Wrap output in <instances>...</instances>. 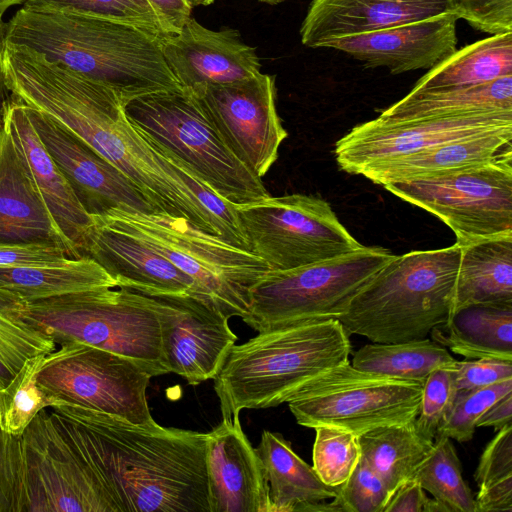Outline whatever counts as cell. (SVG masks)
I'll list each match as a JSON object with an SVG mask.
<instances>
[{"label":"cell","mask_w":512,"mask_h":512,"mask_svg":"<svg viewBox=\"0 0 512 512\" xmlns=\"http://www.w3.org/2000/svg\"><path fill=\"white\" fill-rule=\"evenodd\" d=\"M453 375L457 391L486 387L512 379V361L466 359L455 361Z\"/></svg>","instance_id":"46"},{"label":"cell","mask_w":512,"mask_h":512,"mask_svg":"<svg viewBox=\"0 0 512 512\" xmlns=\"http://www.w3.org/2000/svg\"><path fill=\"white\" fill-rule=\"evenodd\" d=\"M26 512H115L85 463L41 409L22 434Z\"/></svg>","instance_id":"14"},{"label":"cell","mask_w":512,"mask_h":512,"mask_svg":"<svg viewBox=\"0 0 512 512\" xmlns=\"http://www.w3.org/2000/svg\"><path fill=\"white\" fill-rule=\"evenodd\" d=\"M4 123L54 221L82 257L87 235L94 222L37 134L25 104L13 95Z\"/></svg>","instance_id":"25"},{"label":"cell","mask_w":512,"mask_h":512,"mask_svg":"<svg viewBox=\"0 0 512 512\" xmlns=\"http://www.w3.org/2000/svg\"><path fill=\"white\" fill-rule=\"evenodd\" d=\"M457 13L381 30L341 37L323 48L345 52L366 68H387L391 74L431 69L457 49Z\"/></svg>","instance_id":"19"},{"label":"cell","mask_w":512,"mask_h":512,"mask_svg":"<svg viewBox=\"0 0 512 512\" xmlns=\"http://www.w3.org/2000/svg\"><path fill=\"white\" fill-rule=\"evenodd\" d=\"M3 14L4 13H0V128L4 124L5 114L12 98V94L7 86L3 67L7 25L3 20Z\"/></svg>","instance_id":"52"},{"label":"cell","mask_w":512,"mask_h":512,"mask_svg":"<svg viewBox=\"0 0 512 512\" xmlns=\"http://www.w3.org/2000/svg\"><path fill=\"white\" fill-rule=\"evenodd\" d=\"M383 187L438 217L461 247L512 235V147L480 166Z\"/></svg>","instance_id":"10"},{"label":"cell","mask_w":512,"mask_h":512,"mask_svg":"<svg viewBox=\"0 0 512 512\" xmlns=\"http://www.w3.org/2000/svg\"><path fill=\"white\" fill-rule=\"evenodd\" d=\"M23 4V0H0V13H4L13 5Z\"/></svg>","instance_id":"54"},{"label":"cell","mask_w":512,"mask_h":512,"mask_svg":"<svg viewBox=\"0 0 512 512\" xmlns=\"http://www.w3.org/2000/svg\"><path fill=\"white\" fill-rule=\"evenodd\" d=\"M445 13H457V0H312L301 24V42L323 48L334 39Z\"/></svg>","instance_id":"24"},{"label":"cell","mask_w":512,"mask_h":512,"mask_svg":"<svg viewBox=\"0 0 512 512\" xmlns=\"http://www.w3.org/2000/svg\"><path fill=\"white\" fill-rule=\"evenodd\" d=\"M24 300L0 289V389L6 387L24 363L48 354L55 341L21 317Z\"/></svg>","instance_id":"35"},{"label":"cell","mask_w":512,"mask_h":512,"mask_svg":"<svg viewBox=\"0 0 512 512\" xmlns=\"http://www.w3.org/2000/svg\"><path fill=\"white\" fill-rule=\"evenodd\" d=\"M476 512H512V476L478 489Z\"/></svg>","instance_id":"50"},{"label":"cell","mask_w":512,"mask_h":512,"mask_svg":"<svg viewBox=\"0 0 512 512\" xmlns=\"http://www.w3.org/2000/svg\"><path fill=\"white\" fill-rule=\"evenodd\" d=\"M389 497L381 477L361 456L348 479L338 486L337 496L332 500L339 511L383 512Z\"/></svg>","instance_id":"41"},{"label":"cell","mask_w":512,"mask_h":512,"mask_svg":"<svg viewBox=\"0 0 512 512\" xmlns=\"http://www.w3.org/2000/svg\"><path fill=\"white\" fill-rule=\"evenodd\" d=\"M93 221L145 242L190 276L202 299L228 319L247 316L252 286L269 266L252 251L163 213L114 209Z\"/></svg>","instance_id":"8"},{"label":"cell","mask_w":512,"mask_h":512,"mask_svg":"<svg viewBox=\"0 0 512 512\" xmlns=\"http://www.w3.org/2000/svg\"><path fill=\"white\" fill-rule=\"evenodd\" d=\"M421 398L422 384L359 370L348 360L308 382L287 403L301 426H331L359 436L414 421Z\"/></svg>","instance_id":"11"},{"label":"cell","mask_w":512,"mask_h":512,"mask_svg":"<svg viewBox=\"0 0 512 512\" xmlns=\"http://www.w3.org/2000/svg\"><path fill=\"white\" fill-rule=\"evenodd\" d=\"M512 127L463 138L392 160L361 175L379 185L440 176L486 164L511 148Z\"/></svg>","instance_id":"26"},{"label":"cell","mask_w":512,"mask_h":512,"mask_svg":"<svg viewBox=\"0 0 512 512\" xmlns=\"http://www.w3.org/2000/svg\"><path fill=\"white\" fill-rule=\"evenodd\" d=\"M455 361L446 347L423 338L366 344L355 352L351 365L366 372L423 385L432 371L451 366Z\"/></svg>","instance_id":"34"},{"label":"cell","mask_w":512,"mask_h":512,"mask_svg":"<svg viewBox=\"0 0 512 512\" xmlns=\"http://www.w3.org/2000/svg\"><path fill=\"white\" fill-rule=\"evenodd\" d=\"M462 247L395 255L336 318L376 343L423 339L451 316Z\"/></svg>","instance_id":"5"},{"label":"cell","mask_w":512,"mask_h":512,"mask_svg":"<svg viewBox=\"0 0 512 512\" xmlns=\"http://www.w3.org/2000/svg\"><path fill=\"white\" fill-rule=\"evenodd\" d=\"M166 25L168 34L178 33L191 17L193 8L214 0H148Z\"/></svg>","instance_id":"48"},{"label":"cell","mask_w":512,"mask_h":512,"mask_svg":"<svg viewBox=\"0 0 512 512\" xmlns=\"http://www.w3.org/2000/svg\"><path fill=\"white\" fill-rule=\"evenodd\" d=\"M117 288L25 301L21 317L56 345L77 341L125 357L152 377L170 373L147 296Z\"/></svg>","instance_id":"7"},{"label":"cell","mask_w":512,"mask_h":512,"mask_svg":"<svg viewBox=\"0 0 512 512\" xmlns=\"http://www.w3.org/2000/svg\"><path fill=\"white\" fill-rule=\"evenodd\" d=\"M430 334L435 342L466 359L512 361V307H465Z\"/></svg>","instance_id":"29"},{"label":"cell","mask_w":512,"mask_h":512,"mask_svg":"<svg viewBox=\"0 0 512 512\" xmlns=\"http://www.w3.org/2000/svg\"><path fill=\"white\" fill-rule=\"evenodd\" d=\"M349 334L335 318L270 325L234 344L214 378L222 418L287 402L311 380L348 361Z\"/></svg>","instance_id":"4"},{"label":"cell","mask_w":512,"mask_h":512,"mask_svg":"<svg viewBox=\"0 0 512 512\" xmlns=\"http://www.w3.org/2000/svg\"><path fill=\"white\" fill-rule=\"evenodd\" d=\"M450 512H476L475 498L462 476V466L450 438L436 436L429 456L413 475Z\"/></svg>","instance_id":"36"},{"label":"cell","mask_w":512,"mask_h":512,"mask_svg":"<svg viewBox=\"0 0 512 512\" xmlns=\"http://www.w3.org/2000/svg\"><path fill=\"white\" fill-rule=\"evenodd\" d=\"M25 109L47 151L91 218L114 209L156 212L138 187L89 144L43 112L27 104Z\"/></svg>","instance_id":"18"},{"label":"cell","mask_w":512,"mask_h":512,"mask_svg":"<svg viewBox=\"0 0 512 512\" xmlns=\"http://www.w3.org/2000/svg\"><path fill=\"white\" fill-rule=\"evenodd\" d=\"M147 298L159 320L169 371L190 385L214 379L237 341L229 319L208 302L190 295Z\"/></svg>","instance_id":"17"},{"label":"cell","mask_w":512,"mask_h":512,"mask_svg":"<svg viewBox=\"0 0 512 512\" xmlns=\"http://www.w3.org/2000/svg\"><path fill=\"white\" fill-rule=\"evenodd\" d=\"M453 364L432 371L422 385L420 409L414 424L431 441L435 440L438 428L451 409L457 393Z\"/></svg>","instance_id":"42"},{"label":"cell","mask_w":512,"mask_h":512,"mask_svg":"<svg viewBox=\"0 0 512 512\" xmlns=\"http://www.w3.org/2000/svg\"><path fill=\"white\" fill-rule=\"evenodd\" d=\"M70 258L54 245L0 244V267L25 266Z\"/></svg>","instance_id":"47"},{"label":"cell","mask_w":512,"mask_h":512,"mask_svg":"<svg viewBox=\"0 0 512 512\" xmlns=\"http://www.w3.org/2000/svg\"><path fill=\"white\" fill-rule=\"evenodd\" d=\"M251 251L269 270H288L363 247L340 223L329 203L309 195L268 196L234 205Z\"/></svg>","instance_id":"12"},{"label":"cell","mask_w":512,"mask_h":512,"mask_svg":"<svg viewBox=\"0 0 512 512\" xmlns=\"http://www.w3.org/2000/svg\"><path fill=\"white\" fill-rule=\"evenodd\" d=\"M190 89L201 102L236 157L262 178L278 158L287 137L277 112L274 75Z\"/></svg>","instance_id":"15"},{"label":"cell","mask_w":512,"mask_h":512,"mask_svg":"<svg viewBox=\"0 0 512 512\" xmlns=\"http://www.w3.org/2000/svg\"><path fill=\"white\" fill-rule=\"evenodd\" d=\"M395 255L366 247L329 260L268 270L251 288L243 321L256 331L293 321L338 318L356 293Z\"/></svg>","instance_id":"9"},{"label":"cell","mask_w":512,"mask_h":512,"mask_svg":"<svg viewBox=\"0 0 512 512\" xmlns=\"http://www.w3.org/2000/svg\"><path fill=\"white\" fill-rule=\"evenodd\" d=\"M500 110L512 111V75L470 87L410 91L378 117L416 120Z\"/></svg>","instance_id":"31"},{"label":"cell","mask_w":512,"mask_h":512,"mask_svg":"<svg viewBox=\"0 0 512 512\" xmlns=\"http://www.w3.org/2000/svg\"><path fill=\"white\" fill-rule=\"evenodd\" d=\"M124 111L159 151L228 203L242 205L270 196L262 178L231 151L190 89L142 95L129 101Z\"/></svg>","instance_id":"6"},{"label":"cell","mask_w":512,"mask_h":512,"mask_svg":"<svg viewBox=\"0 0 512 512\" xmlns=\"http://www.w3.org/2000/svg\"><path fill=\"white\" fill-rule=\"evenodd\" d=\"M6 44L42 54L113 90L123 105L182 88L162 53V36L119 21L23 6L6 23Z\"/></svg>","instance_id":"3"},{"label":"cell","mask_w":512,"mask_h":512,"mask_svg":"<svg viewBox=\"0 0 512 512\" xmlns=\"http://www.w3.org/2000/svg\"><path fill=\"white\" fill-rule=\"evenodd\" d=\"M262 3H265V4H269V5H278L282 2H284L285 0H258Z\"/></svg>","instance_id":"55"},{"label":"cell","mask_w":512,"mask_h":512,"mask_svg":"<svg viewBox=\"0 0 512 512\" xmlns=\"http://www.w3.org/2000/svg\"><path fill=\"white\" fill-rule=\"evenodd\" d=\"M255 449L269 485L270 512L309 511L313 504L337 496L338 487L322 482L282 435L264 431Z\"/></svg>","instance_id":"28"},{"label":"cell","mask_w":512,"mask_h":512,"mask_svg":"<svg viewBox=\"0 0 512 512\" xmlns=\"http://www.w3.org/2000/svg\"><path fill=\"white\" fill-rule=\"evenodd\" d=\"M22 435L0 426V512H26Z\"/></svg>","instance_id":"43"},{"label":"cell","mask_w":512,"mask_h":512,"mask_svg":"<svg viewBox=\"0 0 512 512\" xmlns=\"http://www.w3.org/2000/svg\"><path fill=\"white\" fill-rule=\"evenodd\" d=\"M512 75V32L489 37L456 49L422 76L412 92L463 88Z\"/></svg>","instance_id":"32"},{"label":"cell","mask_w":512,"mask_h":512,"mask_svg":"<svg viewBox=\"0 0 512 512\" xmlns=\"http://www.w3.org/2000/svg\"><path fill=\"white\" fill-rule=\"evenodd\" d=\"M424 512H450L449 508L435 498H428Z\"/></svg>","instance_id":"53"},{"label":"cell","mask_w":512,"mask_h":512,"mask_svg":"<svg viewBox=\"0 0 512 512\" xmlns=\"http://www.w3.org/2000/svg\"><path fill=\"white\" fill-rule=\"evenodd\" d=\"M23 6L100 17L158 35H169L166 25L148 0H23Z\"/></svg>","instance_id":"38"},{"label":"cell","mask_w":512,"mask_h":512,"mask_svg":"<svg viewBox=\"0 0 512 512\" xmlns=\"http://www.w3.org/2000/svg\"><path fill=\"white\" fill-rule=\"evenodd\" d=\"M512 476V423L499 429L483 450L474 480L478 489Z\"/></svg>","instance_id":"44"},{"label":"cell","mask_w":512,"mask_h":512,"mask_svg":"<svg viewBox=\"0 0 512 512\" xmlns=\"http://www.w3.org/2000/svg\"><path fill=\"white\" fill-rule=\"evenodd\" d=\"M0 244L54 245L81 258L54 221L5 123L0 128Z\"/></svg>","instance_id":"23"},{"label":"cell","mask_w":512,"mask_h":512,"mask_svg":"<svg viewBox=\"0 0 512 512\" xmlns=\"http://www.w3.org/2000/svg\"><path fill=\"white\" fill-rule=\"evenodd\" d=\"M163 56L183 88L229 84L261 73L256 49L236 29H209L190 17L175 34L162 36Z\"/></svg>","instance_id":"20"},{"label":"cell","mask_w":512,"mask_h":512,"mask_svg":"<svg viewBox=\"0 0 512 512\" xmlns=\"http://www.w3.org/2000/svg\"><path fill=\"white\" fill-rule=\"evenodd\" d=\"M512 423V392L495 402L477 421V427H493L495 431Z\"/></svg>","instance_id":"51"},{"label":"cell","mask_w":512,"mask_h":512,"mask_svg":"<svg viewBox=\"0 0 512 512\" xmlns=\"http://www.w3.org/2000/svg\"><path fill=\"white\" fill-rule=\"evenodd\" d=\"M314 429L312 467L322 482L338 487L348 479L360 460L358 436L331 426Z\"/></svg>","instance_id":"39"},{"label":"cell","mask_w":512,"mask_h":512,"mask_svg":"<svg viewBox=\"0 0 512 512\" xmlns=\"http://www.w3.org/2000/svg\"><path fill=\"white\" fill-rule=\"evenodd\" d=\"M509 392H512V379L482 388L457 391L436 436H446L460 443L471 440L479 418Z\"/></svg>","instance_id":"40"},{"label":"cell","mask_w":512,"mask_h":512,"mask_svg":"<svg viewBox=\"0 0 512 512\" xmlns=\"http://www.w3.org/2000/svg\"><path fill=\"white\" fill-rule=\"evenodd\" d=\"M151 377L125 357L66 341L44 356L36 383L54 404H75L152 426L156 422L146 396Z\"/></svg>","instance_id":"13"},{"label":"cell","mask_w":512,"mask_h":512,"mask_svg":"<svg viewBox=\"0 0 512 512\" xmlns=\"http://www.w3.org/2000/svg\"><path fill=\"white\" fill-rule=\"evenodd\" d=\"M457 13L478 31L512 32V0H457Z\"/></svg>","instance_id":"45"},{"label":"cell","mask_w":512,"mask_h":512,"mask_svg":"<svg viewBox=\"0 0 512 512\" xmlns=\"http://www.w3.org/2000/svg\"><path fill=\"white\" fill-rule=\"evenodd\" d=\"M45 355L28 359L8 385L0 389V426L9 434L22 435L41 409L54 404L36 383Z\"/></svg>","instance_id":"37"},{"label":"cell","mask_w":512,"mask_h":512,"mask_svg":"<svg viewBox=\"0 0 512 512\" xmlns=\"http://www.w3.org/2000/svg\"><path fill=\"white\" fill-rule=\"evenodd\" d=\"M46 408L115 512H211L206 433L135 425L66 402Z\"/></svg>","instance_id":"2"},{"label":"cell","mask_w":512,"mask_h":512,"mask_svg":"<svg viewBox=\"0 0 512 512\" xmlns=\"http://www.w3.org/2000/svg\"><path fill=\"white\" fill-rule=\"evenodd\" d=\"M93 222L82 256L96 261L117 287L147 296L190 295L203 300L194 280L145 242L116 227Z\"/></svg>","instance_id":"22"},{"label":"cell","mask_w":512,"mask_h":512,"mask_svg":"<svg viewBox=\"0 0 512 512\" xmlns=\"http://www.w3.org/2000/svg\"><path fill=\"white\" fill-rule=\"evenodd\" d=\"M116 281L93 259L65 258L41 264L0 267V289L34 301L97 288Z\"/></svg>","instance_id":"30"},{"label":"cell","mask_w":512,"mask_h":512,"mask_svg":"<svg viewBox=\"0 0 512 512\" xmlns=\"http://www.w3.org/2000/svg\"><path fill=\"white\" fill-rule=\"evenodd\" d=\"M512 127V111H487L416 120L377 117L355 126L334 148L339 167L361 175L380 164L430 147Z\"/></svg>","instance_id":"16"},{"label":"cell","mask_w":512,"mask_h":512,"mask_svg":"<svg viewBox=\"0 0 512 512\" xmlns=\"http://www.w3.org/2000/svg\"><path fill=\"white\" fill-rule=\"evenodd\" d=\"M424 491L415 478L406 480L390 495L383 512H424L428 499Z\"/></svg>","instance_id":"49"},{"label":"cell","mask_w":512,"mask_h":512,"mask_svg":"<svg viewBox=\"0 0 512 512\" xmlns=\"http://www.w3.org/2000/svg\"><path fill=\"white\" fill-rule=\"evenodd\" d=\"M361 456L385 483L390 495L413 477L429 456L434 441L425 438L414 421L373 428L358 436Z\"/></svg>","instance_id":"33"},{"label":"cell","mask_w":512,"mask_h":512,"mask_svg":"<svg viewBox=\"0 0 512 512\" xmlns=\"http://www.w3.org/2000/svg\"><path fill=\"white\" fill-rule=\"evenodd\" d=\"M20 97L116 166L157 213L185 219L231 244L244 239L235 206L149 142L130 123L110 88L44 61L28 76Z\"/></svg>","instance_id":"1"},{"label":"cell","mask_w":512,"mask_h":512,"mask_svg":"<svg viewBox=\"0 0 512 512\" xmlns=\"http://www.w3.org/2000/svg\"><path fill=\"white\" fill-rule=\"evenodd\" d=\"M206 467L211 512H270L264 468L239 415L206 433Z\"/></svg>","instance_id":"21"},{"label":"cell","mask_w":512,"mask_h":512,"mask_svg":"<svg viewBox=\"0 0 512 512\" xmlns=\"http://www.w3.org/2000/svg\"><path fill=\"white\" fill-rule=\"evenodd\" d=\"M474 305L512 307V235L462 246L451 316Z\"/></svg>","instance_id":"27"}]
</instances>
